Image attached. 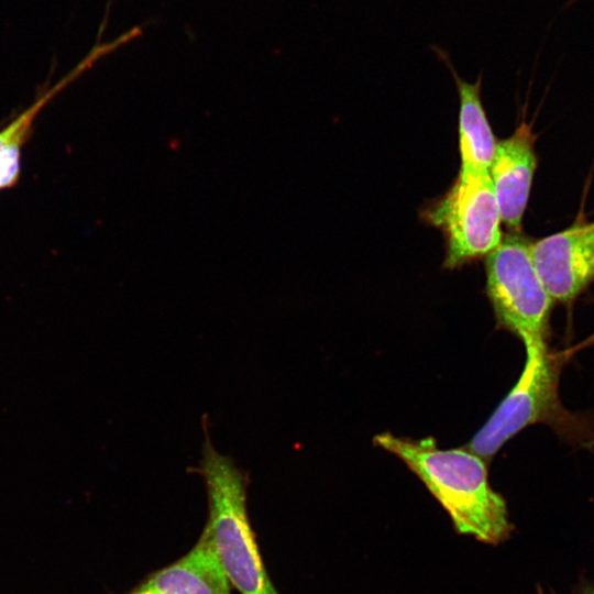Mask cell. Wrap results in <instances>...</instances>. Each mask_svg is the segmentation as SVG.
<instances>
[{"label": "cell", "instance_id": "obj_1", "mask_svg": "<svg viewBox=\"0 0 594 594\" xmlns=\"http://www.w3.org/2000/svg\"><path fill=\"white\" fill-rule=\"evenodd\" d=\"M375 446L398 457L449 514L459 534L497 544L512 532L505 499L490 485L486 462L468 450L439 449L432 437L414 440L391 432Z\"/></svg>", "mask_w": 594, "mask_h": 594}, {"label": "cell", "instance_id": "obj_2", "mask_svg": "<svg viewBox=\"0 0 594 594\" xmlns=\"http://www.w3.org/2000/svg\"><path fill=\"white\" fill-rule=\"evenodd\" d=\"M202 457L194 469L208 496V528L220 564L240 594H278L265 569L246 506V474L216 450L204 418Z\"/></svg>", "mask_w": 594, "mask_h": 594}, {"label": "cell", "instance_id": "obj_3", "mask_svg": "<svg viewBox=\"0 0 594 594\" xmlns=\"http://www.w3.org/2000/svg\"><path fill=\"white\" fill-rule=\"evenodd\" d=\"M522 372L485 425L465 448L488 462L498 450L522 429L546 424L571 440L583 439L582 420L568 411L559 396L561 356L547 342L524 343Z\"/></svg>", "mask_w": 594, "mask_h": 594}, {"label": "cell", "instance_id": "obj_4", "mask_svg": "<svg viewBox=\"0 0 594 594\" xmlns=\"http://www.w3.org/2000/svg\"><path fill=\"white\" fill-rule=\"evenodd\" d=\"M529 244L518 232L502 238L485 257V293L497 328L522 343L547 342L554 301L535 270Z\"/></svg>", "mask_w": 594, "mask_h": 594}, {"label": "cell", "instance_id": "obj_5", "mask_svg": "<svg viewBox=\"0 0 594 594\" xmlns=\"http://www.w3.org/2000/svg\"><path fill=\"white\" fill-rule=\"evenodd\" d=\"M443 233V267L486 257L502 241L501 215L488 172L462 170L450 189L424 212Z\"/></svg>", "mask_w": 594, "mask_h": 594}, {"label": "cell", "instance_id": "obj_6", "mask_svg": "<svg viewBox=\"0 0 594 594\" xmlns=\"http://www.w3.org/2000/svg\"><path fill=\"white\" fill-rule=\"evenodd\" d=\"M529 252L554 302L574 301L594 280V229L590 223L530 242Z\"/></svg>", "mask_w": 594, "mask_h": 594}, {"label": "cell", "instance_id": "obj_7", "mask_svg": "<svg viewBox=\"0 0 594 594\" xmlns=\"http://www.w3.org/2000/svg\"><path fill=\"white\" fill-rule=\"evenodd\" d=\"M535 142L531 127L522 122L509 138L496 143L488 170L501 220L515 233L521 228L537 167Z\"/></svg>", "mask_w": 594, "mask_h": 594}, {"label": "cell", "instance_id": "obj_8", "mask_svg": "<svg viewBox=\"0 0 594 594\" xmlns=\"http://www.w3.org/2000/svg\"><path fill=\"white\" fill-rule=\"evenodd\" d=\"M140 586L155 594H231V584L206 526L185 556L155 571Z\"/></svg>", "mask_w": 594, "mask_h": 594}, {"label": "cell", "instance_id": "obj_9", "mask_svg": "<svg viewBox=\"0 0 594 594\" xmlns=\"http://www.w3.org/2000/svg\"><path fill=\"white\" fill-rule=\"evenodd\" d=\"M432 50L450 69L459 91L461 169L488 172L497 142L481 101L482 76L480 75L473 84L462 80L450 62L448 53L438 46H432Z\"/></svg>", "mask_w": 594, "mask_h": 594}, {"label": "cell", "instance_id": "obj_10", "mask_svg": "<svg viewBox=\"0 0 594 594\" xmlns=\"http://www.w3.org/2000/svg\"><path fill=\"white\" fill-rule=\"evenodd\" d=\"M74 76L58 82L0 131V190L13 186L19 178L21 150L36 116Z\"/></svg>", "mask_w": 594, "mask_h": 594}, {"label": "cell", "instance_id": "obj_11", "mask_svg": "<svg viewBox=\"0 0 594 594\" xmlns=\"http://www.w3.org/2000/svg\"><path fill=\"white\" fill-rule=\"evenodd\" d=\"M128 594H155L146 588H143L141 587L140 585L134 590L132 591L131 593H128Z\"/></svg>", "mask_w": 594, "mask_h": 594}, {"label": "cell", "instance_id": "obj_12", "mask_svg": "<svg viewBox=\"0 0 594 594\" xmlns=\"http://www.w3.org/2000/svg\"><path fill=\"white\" fill-rule=\"evenodd\" d=\"M592 226V228L594 229V222L590 223Z\"/></svg>", "mask_w": 594, "mask_h": 594}]
</instances>
